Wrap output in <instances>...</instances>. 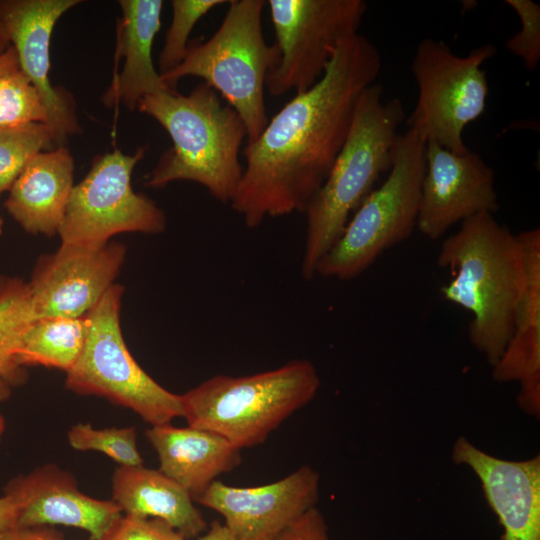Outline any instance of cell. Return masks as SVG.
Instances as JSON below:
<instances>
[{"instance_id": "obj_10", "label": "cell", "mask_w": 540, "mask_h": 540, "mask_svg": "<svg viewBox=\"0 0 540 540\" xmlns=\"http://www.w3.org/2000/svg\"><path fill=\"white\" fill-rule=\"evenodd\" d=\"M277 59L266 77L275 97L316 84L344 39L358 33L363 0H268Z\"/></svg>"}, {"instance_id": "obj_38", "label": "cell", "mask_w": 540, "mask_h": 540, "mask_svg": "<svg viewBox=\"0 0 540 540\" xmlns=\"http://www.w3.org/2000/svg\"><path fill=\"white\" fill-rule=\"evenodd\" d=\"M5 430V419L3 415L0 413V436L3 434Z\"/></svg>"}, {"instance_id": "obj_39", "label": "cell", "mask_w": 540, "mask_h": 540, "mask_svg": "<svg viewBox=\"0 0 540 540\" xmlns=\"http://www.w3.org/2000/svg\"><path fill=\"white\" fill-rule=\"evenodd\" d=\"M2 229H3V219H2V216L0 214V235L2 233Z\"/></svg>"}, {"instance_id": "obj_37", "label": "cell", "mask_w": 540, "mask_h": 540, "mask_svg": "<svg viewBox=\"0 0 540 540\" xmlns=\"http://www.w3.org/2000/svg\"><path fill=\"white\" fill-rule=\"evenodd\" d=\"M11 395V386L0 377V401L8 399Z\"/></svg>"}, {"instance_id": "obj_8", "label": "cell", "mask_w": 540, "mask_h": 540, "mask_svg": "<svg viewBox=\"0 0 540 540\" xmlns=\"http://www.w3.org/2000/svg\"><path fill=\"white\" fill-rule=\"evenodd\" d=\"M123 291L113 284L85 316L84 346L66 372V387L128 408L151 426L171 423L184 417L181 395L157 383L129 352L120 327Z\"/></svg>"}, {"instance_id": "obj_33", "label": "cell", "mask_w": 540, "mask_h": 540, "mask_svg": "<svg viewBox=\"0 0 540 540\" xmlns=\"http://www.w3.org/2000/svg\"><path fill=\"white\" fill-rule=\"evenodd\" d=\"M19 513V503L11 495L0 497V531L16 527Z\"/></svg>"}, {"instance_id": "obj_36", "label": "cell", "mask_w": 540, "mask_h": 540, "mask_svg": "<svg viewBox=\"0 0 540 540\" xmlns=\"http://www.w3.org/2000/svg\"><path fill=\"white\" fill-rule=\"evenodd\" d=\"M10 46V41L0 16V54Z\"/></svg>"}, {"instance_id": "obj_26", "label": "cell", "mask_w": 540, "mask_h": 540, "mask_svg": "<svg viewBox=\"0 0 540 540\" xmlns=\"http://www.w3.org/2000/svg\"><path fill=\"white\" fill-rule=\"evenodd\" d=\"M67 438L76 450L101 452L120 466H143L134 427L97 429L89 423H78L69 429Z\"/></svg>"}, {"instance_id": "obj_40", "label": "cell", "mask_w": 540, "mask_h": 540, "mask_svg": "<svg viewBox=\"0 0 540 540\" xmlns=\"http://www.w3.org/2000/svg\"><path fill=\"white\" fill-rule=\"evenodd\" d=\"M5 74V73H4ZM1 76V75H0Z\"/></svg>"}, {"instance_id": "obj_12", "label": "cell", "mask_w": 540, "mask_h": 540, "mask_svg": "<svg viewBox=\"0 0 540 540\" xmlns=\"http://www.w3.org/2000/svg\"><path fill=\"white\" fill-rule=\"evenodd\" d=\"M118 242L85 246L61 244L41 256L28 284L34 315L82 318L99 302L124 263Z\"/></svg>"}, {"instance_id": "obj_3", "label": "cell", "mask_w": 540, "mask_h": 540, "mask_svg": "<svg viewBox=\"0 0 540 540\" xmlns=\"http://www.w3.org/2000/svg\"><path fill=\"white\" fill-rule=\"evenodd\" d=\"M137 108L155 119L172 140L146 175L145 185L158 189L179 180L192 181L216 200L230 204L244 170L239 153L246 129L217 91L202 82L188 95L177 91L148 95Z\"/></svg>"}, {"instance_id": "obj_22", "label": "cell", "mask_w": 540, "mask_h": 540, "mask_svg": "<svg viewBox=\"0 0 540 540\" xmlns=\"http://www.w3.org/2000/svg\"><path fill=\"white\" fill-rule=\"evenodd\" d=\"M112 500L125 514L164 520L186 539L200 537L208 529L189 493L160 470L117 467Z\"/></svg>"}, {"instance_id": "obj_19", "label": "cell", "mask_w": 540, "mask_h": 540, "mask_svg": "<svg viewBox=\"0 0 540 540\" xmlns=\"http://www.w3.org/2000/svg\"><path fill=\"white\" fill-rule=\"evenodd\" d=\"M146 437L157 453L159 470L181 485L193 501L218 476L231 472L241 463V450L208 430L167 423L151 426Z\"/></svg>"}, {"instance_id": "obj_7", "label": "cell", "mask_w": 540, "mask_h": 540, "mask_svg": "<svg viewBox=\"0 0 540 540\" xmlns=\"http://www.w3.org/2000/svg\"><path fill=\"white\" fill-rule=\"evenodd\" d=\"M425 153L426 141L417 133L408 129L399 135L387 178L355 210L319 261L316 276L354 279L385 250L410 237L416 228Z\"/></svg>"}, {"instance_id": "obj_18", "label": "cell", "mask_w": 540, "mask_h": 540, "mask_svg": "<svg viewBox=\"0 0 540 540\" xmlns=\"http://www.w3.org/2000/svg\"><path fill=\"white\" fill-rule=\"evenodd\" d=\"M523 260V283L516 303L513 332L492 367L500 383L520 384L519 406L529 415L540 414V230L517 234Z\"/></svg>"}, {"instance_id": "obj_9", "label": "cell", "mask_w": 540, "mask_h": 540, "mask_svg": "<svg viewBox=\"0 0 540 540\" xmlns=\"http://www.w3.org/2000/svg\"><path fill=\"white\" fill-rule=\"evenodd\" d=\"M495 53L494 45L484 44L459 56L441 40L423 39L411 65L418 100L406 120L408 129L426 143L465 154L464 128L482 115L489 94L482 65Z\"/></svg>"}, {"instance_id": "obj_23", "label": "cell", "mask_w": 540, "mask_h": 540, "mask_svg": "<svg viewBox=\"0 0 540 540\" xmlns=\"http://www.w3.org/2000/svg\"><path fill=\"white\" fill-rule=\"evenodd\" d=\"M85 337V317L37 319L23 335L18 362L22 367L40 365L67 372L78 360Z\"/></svg>"}, {"instance_id": "obj_4", "label": "cell", "mask_w": 540, "mask_h": 540, "mask_svg": "<svg viewBox=\"0 0 540 540\" xmlns=\"http://www.w3.org/2000/svg\"><path fill=\"white\" fill-rule=\"evenodd\" d=\"M398 98L384 100L373 83L360 96L346 141L325 182L307 206L306 237L301 260L305 280L316 276L319 261L343 233L350 214L391 169L398 128L405 120Z\"/></svg>"}, {"instance_id": "obj_29", "label": "cell", "mask_w": 540, "mask_h": 540, "mask_svg": "<svg viewBox=\"0 0 540 540\" xmlns=\"http://www.w3.org/2000/svg\"><path fill=\"white\" fill-rule=\"evenodd\" d=\"M518 15L521 29L506 41L510 53L519 57L527 70L540 61V6L531 0H506Z\"/></svg>"}, {"instance_id": "obj_21", "label": "cell", "mask_w": 540, "mask_h": 540, "mask_svg": "<svg viewBox=\"0 0 540 540\" xmlns=\"http://www.w3.org/2000/svg\"><path fill=\"white\" fill-rule=\"evenodd\" d=\"M74 160L67 147L34 155L9 189L5 206L31 234H58L73 189Z\"/></svg>"}, {"instance_id": "obj_6", "label": "cell", "mask_w": 540, "mask_h": 540, "mask_svg": "<svg viewBox=\"0 0 540 540\" xmlns=\"http://www.w3.org/2000/svg\"><path fill=\"white\" fill-rule=\"evenodd\" d=\"M228 4L216 32L204 42L188 45L182 62L161 78L172 90L183 77L202 78L238 113L247 142H253L269 121L264 94L277 52L263 34L265 0H230Z\"/></svg>"}, {"instance_id": "obj_27", "label": "cell", "mask_w": 540, "mask_h": 540, "mask_svg": "<svg viewBox=\"0 0 540 540\" xmlns=\"http://www.w3.org/2000/svg\"><path fill=\"white\" fill-rule=\"evenodd\" d=\"M47 122L43 100L18 67L0 76V127Z\"/></svg>"}, {"instance_id": "obj_13", "label": "cell", "mask_w": 540, "mask_h": 540, "mask_svg": "<svg viewBox=\"0 0 540 540\" xmlns=\"http://www.w3.org/2000/svg\"><path fill=\"white\" fill-rule=\"evenodd\" d=\"M425 162L416 228L427 238L438 240L456 223L499 210L494 171L479 154L427 142Z\"/></svg>"}, {"instance_id": "obj_31", "label": "cell", "mask_w": 540, "mask_h": 540, "mask_svg": "<svg viewBox=\"0 0 540 540\" xmlns=\"http://www.w3.org/2000/svg\"><path fill=\"white\" fill-rule=\"evenodd\" d=\"M274 540H332L322 513L310 508L288 525Z\"/></svg>"}, {"instance_id": "obj_2", "label": "cell", "mask_w": 540, "mask_h": 540, "mask_svg": "<svg viewBox=\"0 0 540 540\" xmlns=\"http://www.w3.org/2000/svg\"><path fill=\"white\" fill-rule=\"evenodd\" d=\"M437 263L453 273L441 295L472 314L470 342L493 367L511 338L523 283L517 234L493 214H477L442 242Z\"/></svg>"}, {"instance_id": "obj_35", "label": "cell", "mask_w": 540, "mask_h": 540, "mask_svg": "<svg viewBox=\"0 0 540 540\" xmlns=\"http://www.w3.org/2000/svg\"><path fill=\"white\" fill-rule=\"evenodd\" d=\"M19 67L15 49L10 45L0 54V75Z\"/></svg>"}, {"instance_id": "obj_15", "label": "cell", "mask_w": 540, "mask_h": 540, "mask_svg": "<svg viewBox=\"0 0 540 540\" xmlns=\"http://www.w3.org/2000/svg\"><path fill=\"white\" fill-rule=\"evenodd\" d=\"M79 0L0 1V16L19 68L38 90L47 113L46 126L54 145L63 146L78 133L79 123L73 99L49 79L50 41L56 22L79 4Z\"/></svg>"}, {"instance_id": "obj_32", "label": "cell", "mask_w": 540, "mask_h": 540, "mask_svg": "<svg viewBox=\"0 0 540 540\" xmlns=\"http://www.w3.org/2000/svg\"><path fill=\"white\" fill-rule=\"evenodd\" d=\"M0 540H63L62 535L44 526L13 527L0 531Z\"/></svg>"}, {"instance_id": "obj_16", "label": "cell", "mask_w": 540, "mask_h": 540, "mask_svg": "<svg viewBox=\"0 0 540 540\" xmlns=\"http://www.w3.org/2000/svg\"><path fill=\"white\" fill-rule=\"evenodd\" d=\"M4 494L19 503L16 527L60 524L87 531L89 540H102L122 516L113 500L82 493L74 476L53 463L10 480Z\"/></svg>"}, {"instance_id": "obj_11", "label": "cell", "mask_w": 540, "mask_h": 540, "mask_svg": "<svg viewBox=\"0 0 540 540\" xmlns=\"http://www.w3.org/2000/svg\"><path fill=\"white\" fill-rule=\"evenodd\" d=\"M145 152V147L133 154L114 149L93 160L87 175L71 191L58 230L61 244L96 246L119 233L165 231V213L132 187L133 169Z\"/></svg>"}, {"instance_id": "obj_25", "label": "cell", "mask_w": 540, "mask_h": 540, "mask_svg": "<svg viewBox=\"0 0 540 540\" xmlns=\"http://www.w3.org/2000/svg\"><path fill=\"white\" fill-rule=\"evenodd\" d=\"M54 147L46 124L0 127V195L9 190L28 161Z\"/></svg>"}, {"instance_id": "obj_20", "label": "cell", "mask_w": 540, "mask_h": 540, "mask_svg": "<svg viewBox=\"0 0 540 540\" xmlns=\"http://www.w3.org/2000/svg\"><path fill=\"white\" fill-rule=\"evenodd\" d=\"M117 56L124 58L122 70L113 76L103 97L110 107L122 103L130 111L148 95L176 91L162 80L153 63L152 46L161 26L162 0H120Z\"/></svg>"}, {"instance_id": "obj_14", "label": "cell", "mask_w": 540, "mask_h": 540, "mask_svg": "<svg viewBox=\"0 0 540 540\" xmlns=\"http://www.w3.org/2000/svg\"><path fill=\"white\" fill-rule=\"evenodd\" d=\"M319 473L308 465L256 487H234L215 480L197 499L224 518L236 540H274L319 499Z\"/></svg>"}, {"instance_id": "obj_17", "label": "cell", "mask_w": 540, "mask_h": 540, "mask_svg": "<svg viewBox=\"0 0 540 540\" xmlns=\"http://www.w3.org/2000/svg\"><path fill=\"white\" fill-rule=\"evenodd\" d=\"M452 457L479 478L503 527L502 540H540L539 456L524 461L503 460L461 437L454 444Z\"/></svg>"}, {"instance_id": "obj_30", "label": "cell", "mask_w": 540, "mask_h": 540, "mask_svg": "<svg viewBox=\"0 0 540 540\" xmlns=\"http://www.w3.org/2000/svg\"><path fill=\"white\" fill-rule=\"evenodd\" d=\"M102 540H188L159 518L125 514Z\"/></svg>"}, {"instance_id": "obj_34", "label": "cell", "mask_w": 540, "mask_h": 540, "mask_svg": "<svg viewBox=\"0 0 540 540\" xmlns=\"http://www.w3.org/2000/svg\"><path fill=\"white\" fill-rule=\"evenodd\" d=\"M197 540H236L225 525L212 521L209 528Z\"/></svg>"}, {"instance_id": "obj_24", "label": "cell", "mask_w": 540, "mask_h": 540, "mask_svg": "<svg viewBox=\"0 0 540 540\" xmlns=\"http://www.w3.org/2000/svg\"><path fill=\"white\" fill-rule=\"evenodd\" d=\"M35 320L28 284L16 278H0V377L11 387L27 381L18 351L24 333Z\"/></svg>"}, {"instance_id": "obj_28", "label": "cell", "mask_w": 540, "mask_h": 540, "mask_svg": "<svg viewBox=\"0 0 540 540\" xmlns=\"http://www.w3.org/2000/svg\"><path fill=\"white\" fill-rule=\"evenodd\" d=\"M228 2L226 0L171 1L172 20L159 56L160 76L173 70L182 62L187 53L189 35L196 23L211 9Z\"/></svg>"}, {"instance_id": "obj_5", "label": "cell", "mask_w": 540, "mask_h": 540, "mask_svg": "<svg viewBox=\"0 0 540 540\" xmlns=\"http://www.w3.org/2000/svg\"><path fill=\"white\" fill-rule=\"evenodd\" d=\"M320 385L307 359L245 376L219 374L181 395L184 418L188 426L215 432L239 450L250 448L312 401Z\"/></svg>"}, {"instance_id": "obj_1", "label": "cell", "mask_w": 540, "mask_h": 540, "mask_svg": "<svg viewBox=\"0 0 540 540\" xmlns=\"http://www.w3.org/2000/svg\"><path fill=\"white\" fill-rule=\"evenodd\" d=\"M381 55L364 35L339 43L320 80L295 94L242 154L246 165L230 205L249 228L304 213L348 136L363 91L376 82Z\"/></svg>"}]
</instances>
